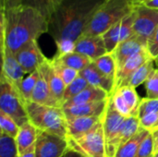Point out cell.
<instances>
[{
    "label": "cell",
    "mask_w": 158,
    "mask_h": 157,
    "mask_svg": "<svg viewBox=\"0 0 158 157\" xmlns=\"http://www.w3.org/2000/svg\"><path fill=\"white\" fill-rule=\"evenodd\" d=\"M49 31V20L22 3H1V44L16 55L27 43Z\"/></svg>",
    "instance_id": "obj_1"
},
{
    "label": "cell",
    "mask_w": 158,
    "mask_h": 157,
    "mask_svg": "<svg viewBox=\"0 0 158 157\" xmlns=\"http://www.w3.org/2000/svg\"><path fill=\"white\" fill-rule=\"evenodd\" d=\"M106 0H65L49 19L48 32L56 44L74 43L83 35Z\"/></svg>",
    "instance_id": "obj_2"
},
{
    "label": "cell",
    "mask_w": 158,
    "mask_h": 157,
    "mask_svg": "<svg viewBox=\"0 0 158 157\" xmlns=\"http://www.w3.org/2000/svg\"><path fill=\"white\" fill-rule=\"evenodd\" d=\"M135 6V0H106L95 13L82 36L104 34L113 25L131 15Z\"/></svg>",
    "instance_id": "obj_3"
},
{
    "label": "cell",
    "mask_w": 158,
    "mask_h": 157,
    "mask_svg": "<svg viewBox=\"0 0 158 157\" xmlns=\"http://www.w3.org/2000/svg\"><path fill=\"white\" fill-rule=\"evenodd\" d=\"M29 121L41 131L67 139V122L62 107L42 105L33 102L25 103Z\"/></svg>",
    "instance_id": "obj_4"
},
{
    "label": "cell",
    "mask_w": 158,
    "mask_h": 157,
    "mask_svg": "<svg viewBox=\"0 0 158 157\" xmlns=\"http://www.w3.org/2000/svg\"><path fill=\"white\" fill-rule=\"evenodd\" d=\"M0 110L11 117L19 127L29 122L24 100L16 87L3 75L0 78Z\"/></svg>",
    "instance_id": "obj_5"
},
{
    "label": "cell",
    "mask_w": 158,
    "mask_h": 157,
    "mask_svg": "<svg viewBox=\"0 0 158 157\" xmlns=\"http://www.w3.org/2000/svg\"><path fill=\"white\" fill-rule=\"evenodd\" d=\"M69 149L85 157H106L103 120L94 129L79 139H67Z\"/></svg>",
    "instance_id": "obj_6"
},
{
    "label": "cell",
    "mask_w": 158,
    "mask_h": 157,
    "mask_svg": "<svg viewBox=\"0 0 158 157\" xmlns=\"http://www.w3.org/2000/svg\"><path fill=\"white\" fill-rule=\"evenodd\" d=\"M123 117L114 106L111 98L109 97L106 111L103 116V127L105 135L106 157H115L118 151V138L120 127L125 120Z\"/></svg>",
    "instance_id": "obj_7"
},
{
    "label": "cell",
    "mask_w": 158,
    "mask_h": 157,
    "mask_svg": "<svg viewBox=\"0 0 158 157\" xmlns=\"http://www.w3.org/2000/svg\"><path fill=\"white\" fill-rule=\"evenodd\" d=\"M134 13L133 35L147 45L148 40L158 27V8H152L145 5L138 4L135 6Z\"/></svg>",
    "instance_id": "obj_8"
},
{
    "label": "cell",
    "mask_w": 158,
    "mask_h": 157,
    "mask_svg": "<svg viewBox=\"0 0 158 157\" xmlns=\"http://www.w3.org/2000/svg\"><path fill=\"white\" fill-rule=\"evenodd\" d=\"M116 109L125 118L138 116L141 100L135 88L131 86H121L110 95Z\"/></svg>",
    "instance_id": "obj_9"
},
{
    "label": "cell",
    "mask_w": 158,
    "mask_h": 157,
    "mask_svg": "<svg viewBox=\"0 0 158 157\" xmlns=\"http://www.w3.org/2000/svg\"><path fill=\"white\" fill-rule=\"evenodd\" d=\"M68 149L67 139L38 130L35 143L36 157H63Z\"/></svg>",
    "instance_id": "obj_10"
},
{
    "label": "cell",
    "mask_w": 158,
    "mask_h": 157,
    "mask_svg": "<svg viewBox=\"0 0 158 157\" xmlns=\"http://www.w3.org/2000/svg\"><path fill=\"white\" fill-rule=\"evenodd\" d=\"M134 19L135 13L133 11L131 15L113 25L104 34H102L107 53H113L120 43L126 41L133 35Z\"/></svg>",
    "instance_id": "obj_11"
},
{
    "label": "cell",
    "mask_w": 158,
    "mask_h": 157,
    "mask_svg": "<svg viewBox=\"0 0 158 157\" xmlns=\"http://www.w3.org/2000/svg\"><path fill=\"white\" fill-rule=\"evenodd\" d=\"M15 56L25 74L36 71L47 59L42 53L37 41L27 43Z\"/></svg>",
    "instance_id": "obj_12"
},
{
    "label": "cell",
    "mask_w": 158,
    "mask_h": 157,
    "mask_svg": "<svg viewBox=\"0 0 158 157\" xmlns=\"http://www.w3.org/2000/svg\"><path fill=\"white\" fill-rule=\"evenodd\" d=\"M1 56H2V72L8 81H10L16 88L24 79V71L20 67L16 56L5 45L1 44Z\"/></svg>",
    "instance_id": "obj_13"
},
{
    "label": "cell",
    "mask_w": 158,
    "mask_h": 157,
    "mask_svg": "<svg viewBox=\"0 0 158 157\" xmlns=\"http://www.w3.org/2000/svg\"><path fill=\"white\" fill-rule=\"evenodd\" d=\"M74 52L89 57L92 61H94L107 53L102 35L80 37L75 43Z\"/></svg>",
    "instance_id": "obj_14"
},
{
    "label": "cell",
    "mask_w": 158,
    "mask_h": 157,
    "mask_svg": "<svg viewBox=\"0 0 158 157\" xmlns=\"http://www.w3.org/2000/svg\"><path fill=\"white\" fill-rule=\"evenodd\" d=\"M103 117H80L66 118L67 122V139H79L94 129Z\"/></svg>",
    "instance_id": "obj_15"
},
{
    "label": "cell",
    "mask_w": 158,
    "mask_h": 157,
    "mask_svg": "<svg viewBox=\"0 0 158 157\" xmlns=\"http://www.w3.org/2000/svg\"><path fill=\"white\" fill-rule=\"evenodd\" d=\"M38 70L45 77L53 96L55 97V99L57 101V103L62 107L66 85L63 82V81L61 80V78L56 72L51 59L47 58L45 60V62L40 66Z\"/></svg>",
    "instance_id": "obj_16"
},
{
    "label": "cell",
    "mask_w": 158,
    "mask_h": 157,
    "mask_svg": "<svg viewBox=\"0 0 158 157\" xmlns=\"http://www.w3.org/2000/svg\"><path fill=\"white\" fill-rule=\"evenodd\" d=\"M149 59H152L147 49L134 55L131 58H129L118 69L117 74L116 81V89L124 85V83L131 77V75L145 62Z\"/></svg>",
    "instance_id": "obj_17"
},
{
    "label": "cell",
    "mask_w": 158,
    "mask_h": 157,
    "mask_svg": "<svg viewBox=\"0 0 158 157\" xmlns=\"http://www.w3.org/2000/svg\"><path fill=\"white\" fill-rule=\"evenodd\" d=\"M145 49H147V45L135 35H132L126 41L120 43L113 52L118 64V69L129 58Z\"/></svg>",
    "instance_id": "obj_18"
},
{
    "label": "cell",
    "mask_w": 158,
    "mask_h": 157,
    "mask_svg": "<svg viewBox=\"0 0 158 157\" xmlns=\"http://www.w3.org/2000/svg\"><path fill=\"white\" fill-rule=\"evenodd\" d=\"M80 76L84 78L90 85L100 88L106 91L110 95L116 89V82L113 80L105 76L96 68L94 62H92L84 69L80 71Z\"/></svg>",
    "instance_id": "obj_19"
},
{
    "label": "cell",
    "mask_w": 158,
    "mask_h": 157,
    "mask_svg": "<svg viewBox=\"0 0 158 157\" xmlns=\"http://www.w3.org/2000/svg\"><path fill=\"white\" fill-rule=\"evenodd\" d=\"M107 102L108 100L80 105L63 106L62 110L66 118L80 117H103L107 105Z\"/></svg>",
    "instance_id": "obj_20"
},
{
    "label": "cell",
    "mask_w": 158,
    "mask_h": 157,
    "mask_svg": "<svg viewBox=\"0 0 158 157\" xmlns=\"http://www.w3.org/2000/svg\"><path fill=\"white\" fill-rule=\"evenodd\" d=\"M110 97V94L107 93L106 91L89 85L87 88H85L81 93H79L77 96L73 97L72 99L69 100L65 104H63V106H72V105H80L84 104H90V103H95V102H101V101H106Z\"/></svg>",
    "instance_id": "obj_21"
},
{
    "label": "cell",
    "mask_w": 158,
    "mask_h": 157,
    "mask_svg": "<svg viewBox=\"0 0 158 157\" xmlns=\"http://www.w3.org/2000/svg\"><path fill=\"white\" fill-rule=\"evenodd\" d=\"M31 102H33L35 104L42 105L61 107V105L57 103V101L53 96L45 77L41 72H40L39 79L37 81V83L35 85V88L32 92Z\"/></svg>",
    "instance_id": "obj_22"
},
{
    "label": "cell",
    "mask_w": 158,
    "mask_h": 157,
    "mask_svg": "<svg viewBox=\"0 0 158 157\" xmlns=\"http://www.w3.org/2000/svg\"><path fill=\"white\" fill-rule=\"evenodd\" d=\"M38 130L29 121L19 127L16 137L19 155H22L30 149L35 147Z\"/></svg>",
    "instance_id": "obj_23"
},
{
    "label": "cell",
    "mask_w": 158,
    "mask_h": 157,
    "mask_svg": "<svg viewBox=\"0 0 158 157\" xmlns=\"http://www.w3.org/2000/svg\"><path fill=\"white\" fill-rule=\"evenodd\" d=\"M52 60L63 66L73 68L79 72L84 69L87 66H89L93 62L89 57L77 52H72L58 57H54Z\"/></svg>",
    "instance_id": "obj_24"
},
{
    "label": "cell",
    "mask_w": 158,
    "mask_h": 157,
    "mask_svg": "<svg viewBox=\"0 0 158 157\" xmlns=\"http://www.w3.org/2000/svg\"><path fill=\"white\" fill-rule=\"evenodd\" d=\"M141 130L140 126V118L138 116L126 118L123 121L118 138V148L122 146L124 143L129 142L132 137H134Z\"/></svg>",
    "instance_id": "obj_25"
},
{
    "label": "cell",
    "mask_w": 158,
    "mask_h": 157,
    "mask_svg": "<svg viewBox=\"0 0 158 157\" xmlns=\"http://www.w3.org/2000/svg\"><path fill=\"white\" fill-rule=\"evenodd\" d=\"M93 62L105 76L116 82L118 74V64L114 53H106V55L100 56Z\"/></svg>",
    "instance_id": "obj_26"
},
{
    "label": "cell",
    "mask_w": 158,
    "mask_h": 157,
    "mask_svg": "<svg viewBox=\"0 0 158 157\" xmlns=\"http://www.w3.org/2000/svg\"><path fill=\"white\" fill-rule=\"evenodd\" d=\"M149 133L150 131L141 129L140 131L134 137H132L129 142H127L122 146H120L115 157H136L143 140Z\"/></svg>",
    "instance_id": "obj_27"
},
{
    "label": "cell",
    "mask_w": 158,
    "mask_h": 157,
    "mask_svg": "<svg viewBox=\"0 0 158 157\" xmlns=\"http://www.w3.org/2000/svg\"><path fill=\"white\" fill-rule=\"evenodd\" d=\"M63 1L65 0H22L20 3L37 9L49 20Z\"/></svg>",
    "instance_id": "obj_28"
},
{
    "label": "cell",
    "mask_w": 158,
    "mask_h": 157,
    "mask_svg": "<svg viewBox=\"0 0 158 157\" xmlns=\"http://www.w3.org/2000/svg\"><path fill=\"white\" fill-rule=\"evenodd\" d=\"M154 69H155V61L153 59H149L131 75V77L124 83L123 86H131L133 88L138 87L139 85L146 81V80L148 79V77L150 76L151 72Z\"/></svg>",
    "instance_id": "obj_29"
},
{
    "label": "cell",
    "mask_w": 158,
    "mask_h": 157,
    "mask_svg": "<svg viewBox=\"0 0 158 157\" xmlns=\"http://www.w3.org/2000/svg\"><path fill=\"white\" fill-rule=\"evenodd\" d=\"M39 76H40V72L37 69L36 71L29 74L26 78H24L22 80V81L19 84V86L16 88L25 103L31 101V94L35 88V85L39 79Z\"/></svg>",
    "instance_id": "obj_30"
},
{
    "label": "cell",
    "mask_w": 158,
    "mask_h": 157,
    "mask_svg": "<svg viewBox=\"0 0 158 157\" xmlns=\"http://www.w3.org/2000/svg\"><path fill=\"white\" fill-rule=\"evenodd\" d=\"M19 151L16 139L0 132V157H18Z\"/></svg>",
    "instance_id": "obj_31"
},
{
    "label": "cell",
    "mask_w": 158,
    "mask_h": 157,
    "mask_svg": "<svg viewBox=\"0 0 158 157\" xmlns=\"http://www.w3.org/2000/svg\"><path fill=\"white\" fill-rule=\"evenodd\" d=\"M90 84L87 82V81L84 78H82L81 76L79 75V77L77 79H75L71 83H69L66 87L64 97H63V104H65L69 100L72 99L73 97L77 96L79 93H81Z\"/></svg>",
    "instance_id": "obj_32"
},
{
    "label": "cell",
    "mask_w": 158,
    "mask_h": 157,
    "mask_svg": "<svg viewBox=\"0 0 158 157\" xmlns=\"http://www.w3.org/2000/svg\"><path fill=\"white\" fill-rule=\"evenodd\" d=\"M0 132L7 134L16 139L19 127L11 117L0 110Z\"/></svg>",
    "instance_id": "obj_33"
},
{
    "label": "cell",
    "mask_w": 158,
    "mask_h": 157,
    "mask_svg": "<svg viewBox=\"0 0 158 157\" xmlns=\"http://www.w3.org/2000/svg\"><path fill=\"white\" fill-rule=\"evenodd\" d=\"M52 61V64L54 66V68L56 70V72L57 73V75L61 78V80L63 81V82L65 83L66 87L71 83L75 79H77L80 75V72L73 69V68H70L69 67H66V66H63L59 63H56L55 61Z\"/></svg>",
    "instance_id": "obj_34"
},
{
    "label": "cell",
    "mask_w": 158,
    "mask_h": 157,
    "mask_svg": "<svg viewBox=\"0 0 158 157\" xmlns=\"http://www.w3.org/2000/svg\"><path fill=\"white\" fill-rule=\"evenodd\" d=\"M146 98L158 99V68H155L144 82Z\"/></svg>",
    "instance_id": "obj_35"
},
{
    "label": "cell",
    "mask_w": 158,
    "mask_h": 157,
    "mask_svg": "<svg viewBox=\"0 0 158 157\" xmlns=\"http://www.w3.org/2000/svg\"><path fill=\"white\" fill-rule=\"evenodd\" d=\"M150 113H158V99H149L145 97L141 100L138 118H140Z\"/></svg>",
    "instance_id": "obj_36"
},
{
    "label": "cell",
    "mask_w": 158,
    "mask_h": 157,
    "mask_svg": "<svg viewBox=\"0 0 158 157\" xmlns=\"http://www.w3.org/2000/svg\"><path fill=\"white\" fill-rule=\"evenodd\" d=\"M136 157H154V141L151 132L143 140Z\"/></svg>",
    "instance_id": "obj_37"
},
{
    "label": "cell",
    "mask_w": 158,
    "mask_h": 157,
    "mask_svg": "<svg viewBox=\"0 0 158 157\" xmlns=\"http://www.w3.org/2000/svg\"><path fill=\"white\" fill-rule=\"evenodd\" d=\"M158 113H150L142 118H140V126L141 129H143L148 131H152L157 125Z\"/></svg>",
    "instance_id": "obj_38"
},
{
    "label": "cell",
    "mask_w": 158,
    "mask_h": 157,
    "mask_svg": "<svg viewBox=\"0 0 158 157\" xmlns=\"http://www.w3.org/2000/svg\"><path fill=\"white\" fill-rule=\"evenodd\" d=\"M147 51L151 58L158 65V27L148 40Z\"/></svg>",
    "instance_id": "obj_39"
},
{
    "label": "cell",
    "mask_w": 158,
    "mask_h": 157,
    "mask_svg": "<svg viewBox=\"0 0 158 157\" xmlns=\"http://www.w3.org/2000/svg\"><path fill=\"white\" fill-rule=\"evenodd\" d=\"M153 141H154V155L158 153V128L151 131Z\"/></svg>",
    "instance_id": "obj_40"
},
{
    "label": "cell",
    "mask_w": 158,
    "mask_h": 157,
    "mask_svg": "<svg viewBox=\"0 0 158 157\" xmlns=\"http://www.w3.org/2000/svg\"><path fill=\"white\" fill-rule=\"evenodd\" d=\"M141 4L145 5L148 7H152V8H158V0H145L143 2H142ZM138 5V4H137Z\"/></svg>",
    "instance_id": "obj_41"
},
{
    "label": "cell",
    "mask_w": 158,
    "mask_h": 157,
    "mask_svg": "<svg viewBox=\"0 0 158 157\" xmlns=\"http://www.w3.org/2000/svg\"><path fill=\"white\" fill-rule=\"evenodd\" d=\"M63 157H85L83 156L82 155L73 151V150H70V149H68V151L66 152V154L64 155Z\"/></svg>",
    "instance_id": "obj_42"
},
{
    "label": "cell",
    "mask_w": 158,
    "mask_h": 157,
    "mask_svg": "<svg viewBox=\"0 0 158 157\" xmlns=\"http://www.w3.org/2000/svg\"><path fill=\"white\" fill-rule=\"evenodd\" d=\"M18 157H36L35 156V147L30 149L29 151H27L26 153L22 155H19Z\"/></svg>",
    "instance_id": "obj_43"
},
{
    "label": "cell",
    "mask_w": 158,
    "mask_h": 157,
    "mask_svg": "<svg viewBox=\"0 0 158 157\" xmlns=\"http://www.w3.org/2000/svg\"><path fill=\"white\" fill-rule=\"evenodd\" d=\"M22 0H1V3H19Z\"/></svg>",
    "instance_id": "obj_44"
},
{
    "label": "cell",
    "mask_w": 158,
    "mask_h": 157,
    "mask_svg": "<svg viewBox=\"0 0 158 157\" xmlns=\"http://www.w3.org/2000/svg\"><path fill=\"white\" fill-rule=\"evenodd\" d=\"M135 1H136V5H137V4H141L142 2H143L145 0H135Z\"/></svg>",
    "instance_id": "obj_45"
},
{
    "label": "cell",
    "mask_w": 158,
    "mask_h": 157,
    "mask_svg": "<svg viewBox=\"0 0 158 157\" xmlns=\"http://www.w3.org/2000/svg\"><path fill=\"white\" fill-rule=\"evenodd\" d=\"M154 157H158V153H156V155H154Z\"/></svg>",
    "instance_id": "obj_46"
},
{
    "label": "cell",
    "mask_w": 158,
    "mask_h": 157,
    "mask_svg": "<svg viewBox=\"0 0 158 157\" xmlns=\"http://www.w3.org/2000/svg\"><path fill=\"white\" fill-rule=\"evenodd\" d=\"M156 128H158V123H157V125H156V127L155 129H156ZM155 129H154V130H155Z\"/></svg>",
    "instance_id": "obj_47"
}]
</instances>
